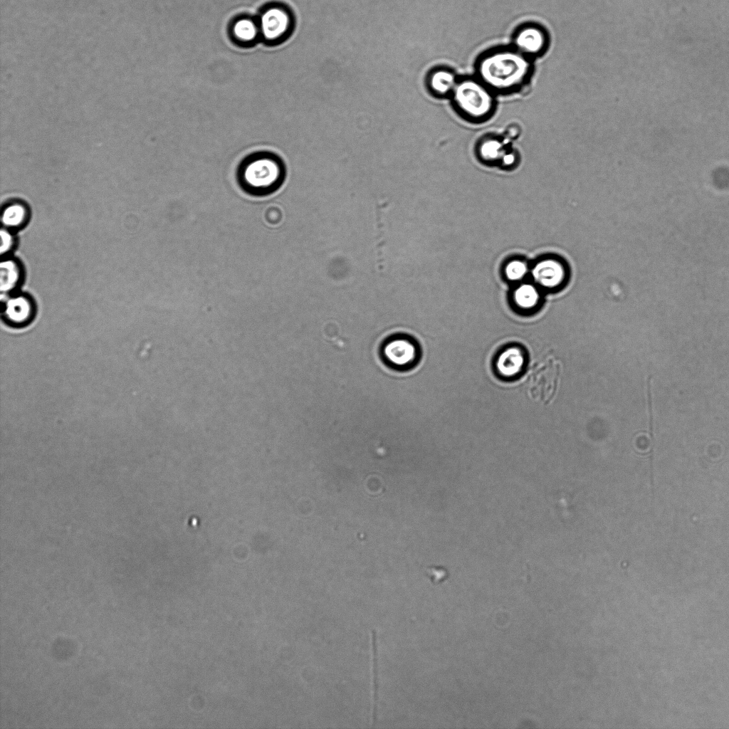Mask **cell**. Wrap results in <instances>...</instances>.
Wrapping results in <instances>:
<instances>
[{
  "mask_svg": "<svg viewBox=\"0 0 729 729\" xmlns=\"http://www.w3.org/2000/svg\"><path fill=\"white\" fill-rule=\"evenodd\" d=\"M516 130H517V128L515 127H514L508 128V133H507L508 137H512V138L515 137L518 135V132H517Z\"/></svg>",
  "mask_w": 729,
  "mask_h": 729,
  "instance_id": "obj_22",
  "label": "cell"
},
{
  "mask_svg": "<svg viewBox=\"0 0 729 729\" xmlns=\"http://www.w3.org/2000/svg\"><path fill=\"white\" fill-rule=\"evenodd\" d=\"M503 142L498 139L491 138L485 140L481 145V154L487 160H495L503 157Z\"/></svg>",
  "mask_w": 729,
  "mask_h": 729,
  "instance_id": "obj_15",
  "label": "cell"
},
{
  "mask_svg": "<svg viewBox=\"0 0 729 729\" xmlns=\"http://www.w3.org/2000/svg\"><path fill=\"white\" fill-rule=\"evenodd\" d=\"M523 352L517 347H510L502 352L497 362L499 372L505 376H511L518 373L524 362Z\"/></svg>",
  "mask_w": 729,
  "mask_h": 729,
  "instance_id": "obj_13",
  "label": "cell"
},
{
  "mask_svg": "<svg viewBox=\"0 0 729 729\" xmlns=\"http://www.w3.org/2000/svg\"><path fill=\"white\" fill-rule=\"evenodd\" d=\"M231 32L236 42L245 45L251 44L261 37L258 21L249 17L236 19L231 25Z\"/></svg>",
  "mask_w": 729,
  "mask_h": 729,
  "instance_id": "obj_10",
  "label": "cell"
},
{
  "mask_svg": "<svg viewBox=\"0 0 729 729\" xmlns=\"http://www.w3.org/2000/svg\"><path fill=\"white\" fill-rule=\"evenodd\" d=\"M260 34L266 43H278L287 37L293 28L290 12L283 6H271L263 10L258 20Z\"/></svg>",
  "mask_w": 729,
  "mask_h": 729,
  "instance_id": "obj_5",
  "label": "cell"
},
{
  "mask_svg": "<svg viewBox=\"0 0 729 729\" xmlns=\"http://www.w3.org/2000/svg\"><path fill=\"white\" fill-rule=\"evenodd\" d=\"M451 96L458 112L471 121H483L495 110V93L478 78L458 79Z\"/></svg>",
  "mask_w": 729,
  "mask_h": 729,
  "instance_id": "obj_3",
  "label": "cell"
},
{
  "mask_svg": "<svg viewBox=\"0 0 729 729\" xmlns=\"http://www.w3.org/2000/svg\"><path fill=\"white\" fill-rule=\"evenodd\" d=\"M547 44V33L537 25L529 24L520 27L513 37V47L530 58L542 54Z\"/></svg>",
  "mask_w": 729,
  "mask_h": 729,
  "instance_id": "obj_7",
  "label": "cell"
},
{
  "mask_svg": "<svg viewBox=\"0 0 729 729\" xmlns=\"http://www.w3.org/2000/svg\"><path fill=\"white\" fill-rule=\"evenodd\" d=\"M562 367L554 357H546L530 370L526 381L528 396L535 402L548 404L555 397L560 385Z\"/></svg>",
  "mask_w": 729,
  "mask_h": 729,
  "instance_id": "obj_4",
  "label": "cell"
},
{
  "mask_svg": "<svg viewBox=\"0 0 729 729\" xmlns=\"http://www.w3.org/2000/svg\"><path fill=\"white\" fill-rule=\"evenodd\" d=\"M538 295L535 288L524 285L518 288L515 293L516 303L523 308H531L537 301Z\"/></svg>",
  "mask_w": 729,
  "mask_h": 729,
  "instance_id": "obj_16",
  "label": "cell"
},
{
  "mask_svg": "<svg viewBox=\"0 0 729 729\" xmlns=\"http://www.w3.org/2000/svg\"><path fill=\"white\" fill-rule=\"evenodd\" d=\"M651 375H649L647 378V401L648 408L649 414V434L654 433V418H653V408H652V394H651Z\"/></svg>",
  "mask_w": 729,
  "mask_h": 729,
  "instance_id": "obj_20",
  "label": "cell"
},
{
  "mask_svg": "<svg viewBox=\"0 0 729 729\" xmlns=\"http://www.w3.org/2000/svg\"><path fill=\"white\" fill-rule=\"evenodd\" d=\"M1 246L0 253L1 256L6 255L13 248L14 238L10 229L2 228L0 231Z\"/></svg>",
  "mask_w": 729,
  "mask_h": 729,
  "instance_id": "obj_19",
  "label": "cell"
},
{
  "mask_svg": "<svg viewBox=\"0 0 729 729\" xmlns=\"http://www.w3.org/2000/svg\"><path fill=\"white\" fill-rule=\"evenodd\" d=\"M424 574L434 585L442 584L449 577V570L442 566L427 567Z\"/></svg>",
  "mask_w": 729,
  "mask_h": 729,
  "instance_id": "obj_17",
  "label": "cell"
},
{
  "mask_svg": "<svg viewBox=\"0 0 729 729\" xmlns=\"http://www.w3.org/2000/svg\"><path fill=\"white\" fill-rule=\"evenodd\" d=\"M515 160V157L513 154H505L503 157V161L505 164H510Z\"/></svg>",
  "mask_w": 729,
  "mask_h": 729,
  "instance_id": "obj_21",
  "label": "cell"
},
{
  "mask_svg": "<svg viewBox=\"0 0 729 729\" xmlns=\"http://www.w3.org/2000/svg\"><path fill=\"white\" fill-rule=\"evenodd\" d=\"M21 277V266L17 261L12 258H4L0 263V283L1 292L11 291L20 281Z\"/></svg>",
  "mask_w": 729,
  "mask_h": 729,
  "instance_id": "obj_12",
  "label": "cell"
},
{
  "mask_svg": "<svg viewBox=\"0 0 729 729\" xmlns=\"http://www.w3.org/2000/svg\"><path fill=\"white\" fill-rule=\"evenodd\" d=\"M382 355L387 362L398 369L413 366L419 358V352L416 342L405 336H396L388 340L382 347Z\"/></svg>",
  "mask_w": 729,
  "mask_h": 729,
  "instance_id": "obj_6",
  "label": "cell"
},
{
  "mask_svg": "<svg viewBox=\"0 0 729 729\" xmlns=\"http://www.w3.org/2000/svg\"><path fill=\"white\" fill-rule=\"evenodd\" d=\"M28 217L27 207L22 203L13 202L3 209L1 220L4 228L10 229L23 225Z\"/></svg>",
  "mask_w": 729,
  "mask_h": 729,
  "instance_id": "obj_14",
  "label": "cell"
},
{
  "mask_svg": "<svg viewBox=\"0 0 729 729\" xmlns=\"http://www.w3.org/2000/svg\"><path fill=\"white\" fill-rule=\"evenodd\" d=\"M32 313V303L26 296L13 297L6 301L5 315L12 323H24L29 320Z\"/></svg>",
  "mask_w": 729,
  "mask_h": 729,
  "instance_id": "obj_11",
  "label": "cell"
},
{
  "mask_svg": "<svg viewBox=\"0 0 729 729\" xmlns=\"http://www.w3.org/2000/svg\"><path fill=\"white\" fill-rule=\"evenodd\" d=\"M458 79L455 73L445 68L431 70L426 78L427 88L436 97H446L453 93Z\"/></svg>",
  "mask_w": 729,
  "mask_h": 729,
  "instance_id": "obj_8",
  "label": "cell"
},
{
  "mask_svg": "<svg viewBox=\"0 0 729 729\" xmlns=\"http://www.w3.org/2000/svg\"><path fill=\"white\" fill-rule=\"evenodd\" d=\"M527 268L524 263L519 261L510 262L505 268L507 277L510 280H518L526 273Z\"/></svg>",
  "mask_w": 729,
  "mask_h": 729,
  "instance_id": "obj_18",
  "label": "cell"
},
{
  "mask_svg": "<svg viewBox=\"0 0 729 729\" xmlns=\"http://www.w3.org/2000/svg\"><path fill=\"white\" fill-rule=\"evenodd\" d=\"M237 177L246 192L265 196L282 185L285 178V167L282 159L273 153H253L241 162Z\"/></svg>",
  "mask_w": 729,
  "mask_h": 729,
  "instance_id": "obj_2",
  "label": "cell"
},
{
  "mask_svg": "<svg viewBox=\"0 0 729 729\" xmlns=\"http://www.w3.org/2000/svg\"><path fill=\"white\" fill-rule=\"evenodd\" d=\"M535 280L545 287H555L559 285L565 276L562 265L555 260H545L540 262L533 269Z\"/></svg>",
  "mask_w": 729,
  "mask_h": 729,
  "instance_id": "obj_9",
  "label": "cell"
},
{
  "mask_svg": "<svg viewBox=\"0 0 729 729\" xmlns=\"http://www.w3.org/2000/svg\"><path fill=\"white\" fill-rule=\"evenodd\" d=\"M529 57L513 46L493 49L476 63L477 77L494 93L516 91L526 84L532 73Z\"/></svg>",
  "mask_w": 729,
  "mask_h": 729,
  "instance_id": "obj_1",
  "label": "cell"
}]
</instances>
